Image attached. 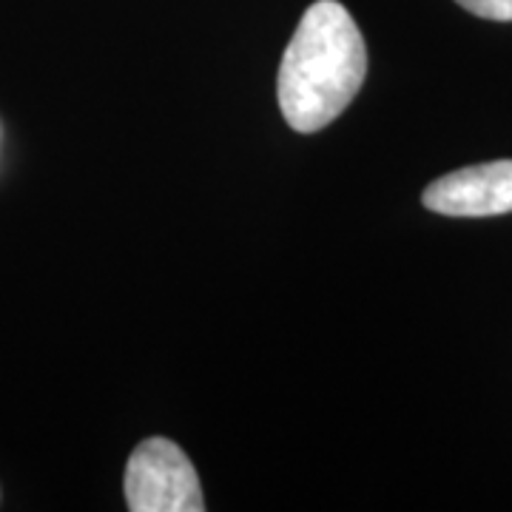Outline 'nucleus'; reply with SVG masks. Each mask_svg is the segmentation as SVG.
Listing matches in <instances>:
<instances>
[{
  "label": "nucleus",
  "instance_id": "obj_1",
  "mask_svg": "<svg viewBox=\"0 0 512 512\" xmlns=\"http://www.w3.org/2000/svg\"><path fill=\"white\" fill-rule=\"evenodd\" d=\"M367 77L365 37L339 0H316L285 49L276 97L285 123L299 134L330 126Z\"/></svg>",
  "mask_w": 512,
  "mask_h": 512
},
{
  "label": "nucleus",
  "instance_id": "obj_2",
  "mask_svg": "<svg viewBox=\"0 0 512 512\" xmlns=\"http://www.w3.org/2000/svg\"><path fill=\"white\" fill-rule=\"evenodd\" d=\"M126 504L131 512H202L200 476L171 439H146L126 464Z\"/></svg>",
  "mask_w": 512,
  "mask_h": 512
},
{
  "label": "nucleus",
  "instance_id": "obj_3",
  "mask_svg": "<svg viewBox=\"0 0 512 512\" xmlns=\"http://www.w3.org/2000/svg\"><path fill=\"white\" fill-rule=\"evenodd\" d=\"M427 211L444 217H495L512 211V160L470 165L424 188Z\"/></svg>",
  "mask_w": 512,
  "mask_h": 512
},
{
  "label": "nucleus",
  "instance_id": "obj_4",
  "mask_svg": "<svg viewBox=\"0 0 512 512\" xmlns=\"http://www.w3.org/2000/svg\"><path fill=\"white\" fill-rule=\"evenodd\" d=\"M461 9L473 12L476 18L484 20H512V0H456Z\"/></svg>",
  "mask_w": 512,
  "mask_h": 512
}]
</instances>
